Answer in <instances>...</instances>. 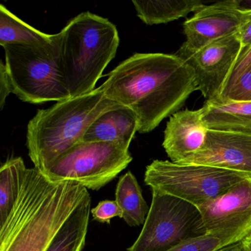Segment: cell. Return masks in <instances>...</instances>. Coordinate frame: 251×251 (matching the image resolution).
I'll return each instance as SVG.
<instances>
[{
  "label": "cell",
  "instance_id": "14",
  "mask_svg": "<svg viewBox=\"0 0 251 251\" xmlns=\"http://www.w3.org/2000/svg\"><path fill=\"white\" fill-rule=\"evenodd\" d=\"M138 126L136 114L121 105L100 116L91 125L81 142H113L128 149Z\"/></svg>",
  "mask_w": 251,
  "mask_h": 251
},
{
  "label": "cell",
  "instance_id": "15",
  "mask_svg": "<svg viewBox=\"0 0 251 251\" xmlns=\"http://www.w3.org/2000/svg\"><path fill=\"white\" fill-rule=\"evenodd\" d=\"M201 110L208 130L251 135V101L205 100Z\"/></svg>",
  "mask_w": 251,
  "mask_h": 251
},
{
  "label": "cell",
  "instance_id": "23",
  "mask_svg": "<svg viewBox=\"0 0 251 251\" xmlns=\"http://www.w3.org/2000/svg\"><path fill=\"white\" fill-rule=\"evenodd\" d=\"M94 220L101 223H111L115 217L123 218V212L116 201H103L91 211Z\"/></svg>",
  "mask_w": 251,
  "mask_h": 251
},
{
  "label": "cell",
  "instance_id": "5",
  "mask_svg": "<svg viewBox=\"0 0 251 251\" xmlns=\"http://www.w3.org/2000/svg\"><path fill=\"white\" fill-rule=\"evenodd\" d=\"M5 50V67L13 93L23 102L39 104L71 98L60 68L61 34L45 49L8 45Z\"/></svg>",
  "mask_w": 251,
  "mask_h": 251
},
{
  "label": "cell",
  "instance_id": "6",
  "mask_svg": "<svg viewBox=\"0 0 251 251\" xmlns=\"http://www.w3.org/2000/svg\"><path fill=\"white\" fill-rule=\"evenodd\" d=\"M248 177L251 176L211 166L155 160L147 167L145 182L151 189L198 206Z\"/></svg>",
  "mask_w": 251,
  "mask_h": 251
},
{
  "label": "cell",
  "instance_id": "2",
  "mask_svg": "<svg viewBox=\"0 0 251 251\" xmlns=\"http://www.w3.org/2000/svg\"><path fill=\"white\" fill-rule=\"evenodd\" d=\"M90 194L74 182H52L27 168L9 215L0 224V251H46Z\"/></svg>",
  "mask_w": 251,
  "mask_h": 251
},
{
  "label": "cell",
  "instance_id": "16",
  "mask_svg": "<svg viewBox=\"0 0 251 251\" xmlns=\"http://www.w3.org/2000/svg\"><path fill=\"white\" fill-rule=\"evenodd\" d=\"M57 34L49 35L33 28L16 17L3 5H0V45H19L33 49H45L53 45Z\"/></svg>",
  "mask_w": 251,
  "mask_h": 251
},
{
  "label": "cell",
  "instance_id": "20",
  "mask_svg": "<svg viewBox=\"0 0 251 251\" xmlns=\"http://www.w3.org/2000/svg\"><path fill=\"white\" fill-rule=\"evenodd\" d=\"M27 169L21 157L8 160L0 169V224L6 220L15 204Z\"/></svg>",
  "mask_w": 251,
  "mask_h": 251
},
{
  "label": "cell",
  "instance_id": "21",
  "mask_svg": "<svg viewBox=\"0 0 251 251\" xmlns=\"http://www.w3.org/2000/svg\"><path fill=\"white\" fill-rule=\"evenodd\" d=\"M214 100L251 101V67L226 85L220 98Z\"/></svg>",
  "mask_w": 251,
  "mask_h": 251
},
{
  "label": "cell",
  "instance_id": "4",
  "mask_svg": "<svg viewBox=\"0 0 251 251\" xmlns=\"http://www.w3.org/2000/svg\"><path fill=\"white\" fill-rule=\"evenodd\" d=\"M60 68L71 98L95 90L120 45L117 27L90 12L75 17L60 32Z\"/></svg>",
  "mask_w": 251,
  "mask_h": 251
},
{
  "label": "cell",
  "instance_id": "10",
  "mask_svg": "<svg viewBox=\"0 0 251 251\" xmlns=\"http://www.w3.org/2000/svg\"><path fill=\"white\" fill-rule=\"evenodd\" d=\"M241 52L239 33L214 41L194 52L176 55L194 70L198 90L206 100L218 99Z\"/></svg>",
  "mask_w": 251,
  "mask_h": 251
},
{
  "label": "cell",
  "instance_id": "29",
  "mask_svg": "<svg viewBox=\"0 0 251 251\" xmlns=\"http://www.w3.org/2000/svg\"><path fill=\"white\" fill-rule=\"evenodd\" d=\"M243 242V251H251V235L242 241Z\"/></svg>",
  "mask_w": 251,
  "mask_h": 251
},
{
  "label": "cell",
  "instance_id": "11",
  "mask_svg": "<svg viewBox=\"0 0 251 251\" xmlns=\"http://www.w3.org/2000/svg\"><path fill=\"white\" fill-rule=\"evenodd\" d=\"M251 20V13L232 8L227 0L204 5L183 23L186 42L179 49L194 52L205 45L236 34Z\"/></svg>",
  "mask_w": 251,
  "mask_h": 251
},
{
  "label": "cell",
  "instance_id": "18",
  "mask_svg": "<svg viewBox=\"0 0 251 251\" xmlns=\"http://www.w3.org/2000/svg\"><path fill=\"white\" fill-rule=\"evenodd\" d=\"M91 203L89 196L63 225L46 251H83L89 228Z\"/></svg>",
  "mask_w": 251,
  "mask_h": 251
},
{
  "label": "cell",
  "instance_id": "19",
  "mask_svg": "<svg viewBox=\"0 0 251 251\" xmlns=\"http://www.w3.org/2000/svg\"><path fill=\"white\" fill-rule=\"evenodd\" d=\"M115 198L123 211V219L129 226L135 227L145 223L150 208L131 172H127L120 177L116 188Z\"/></svg>",
  "mask_w": 251,
  "mask_h": 251
},
{
  "label": "cell",
  "instance_id": "27",
  "mask_svg": "<svg viewBox=\"0 0 251 251\" xmlns=\"http://www.w3.org/2000/svg\"><path fill=\"white\" fill-rule=\"evenodd\" d=\"M232 8L244 13H251V0H227Z\"/></svg>",
  "mask_w": 251,
  "mask_h": 251
},
{
  "label": "cell",
  "instance_id": "9",
  "mask_svg": "<svg viewBox=\"0 0 251 251\" xmlns=\"http://www.w3.org/2000/svg\"><path fill=\"white\" fill-rule=\"evenodd\" d=\"M198 208L207 234L226 246L242 242L251 235V177Z\"/></svg>",
  "mask_w": 251,
  "mask_h": 251
},
{
  "label": "cell",
  "instance_id": "12",
  "mask_svg": "<svg viewBox=\"0 0 251 251\" xmlns=\"http://www.w3.org/2000/svg\"><path fill=\"white\" fill-rule=\"evenodd\" d=\"M177 164L211 166L251 177V135L208 130L202 148Z\"/></svg>",
  "mask_w": 251,
  "mask_h": 251
},
{
  "label": "cell",
  "instance_id": "24",
  "mask_svg": "<svg viewBox=\"0 0 251 251\" xmlns=\"http://www.w3.org/2000/svg\"><path fill=\"white\" fill-rule=\"evenodd\" d=\"M13 93L12 84L3 61L0 62V109H3L6 98Z\"/></svg>",
  "mask_w": 251,
  "mask_h": 251
},
{
  "label": "cell",
  "instance_id": "30",
  "mask_svg": "<svg viewBox=\"0 0 251 251\" xmlns=\"http://www.w3.org/2000/svg\"></svg>",
  "mask_w": 251,
  "mask_h": 251
},
{
  "label": "cell",
  "instance_id": "17",
  "mask_svg": "<svg viewBox=\"0 0 251 251\" xmlns=\"http://www.w3.org/2000/svg\"><path fill=\"white\" fill-rule=\"evenodd\" d=\"M133 4L137 17L148 25L166 24L187 17L205 5L199 0H149L133 1Z\"/></svg>",
  "mask_w": 251,
  "mask_h": 251
},
{
  "label": "cell",
  "instance_id": "1",
  "mask_svg": "<svg viewBox=\"0 0 251 251\" xmlns=\"http://www.w3.org/2000/svg\"><path fill=\"white\" fill-rule=\"evenodd\" d=\"M108 99L133 111L147 133L179 111L198 90L194 70L174 54L136 53L120 63L102 85Z\"/></svg>",
  "mask_w": 251,
  "mask_h": 251
},
{
  "label": "cell",
  "instance_id": "26",
  "mask_svg": "<svg viewBox=\"0 0 251 251\" xmlns=\"http://www.w3.org/2000/svg\"><path fill=\"white\" fill-rule=\"evenodd\" d=\"M239 36L241 42L240 55L251 48V20L241 29L239 32Z\"/></svg>",
  "mask_w": 251,
  "mask_h": 251
},
{
  "label": "cell",
  "instance_id": "25",
  "mask_svg": "<svg viewBox=\"0 0 251 251\" xmlns=\"http://www.w3.org/2000/svg\"><path fill=\"white\" fill-rule=\"evenodd\" d=\"M251 67V48L245 53L242 54L238 57L237 61L235 63L228 78L226 81V85L231 83L236 77H237L241 73L245 72L247 69ZM225 85V86H226ZM225 87V86H224Z\"/></svg>",
  "mask_w": 251,
  "mask_h": 251
},
{
  "label": "cell",
  "instance_id": "22",
  "mask_svg": "<svg viewBox=\"0 0 251 251\" xmlns=\"http://www.w3.org/2000/svg\"><path fill=\"white\" fill-rule=\"evenodd\" d=\"M226 247L221 239L205 234L182 242L167 251H220Z\"/></svg>",
  "mask_w": 251,
  "mask_h": 251
},
{
  "label": "cell",
  "instance_id": "28",
  "mask_svg": "<svg viewBox=\"0 0 251 251\" xmlns=\"http://www.w3.org/2000/svg\"><path fill=\"white\" fill-rule=\"evenodd\" d=\"M220 251H243V242H240L234 245H229Z\"/></svg>",
  "mask_w": 251,
  "mask_h": 251
},
{
  "label": "cell",
  "instance_id": "13",
  "mask_svg": "<svg viewBox=\"0 0 251 251\" xmlns=\"http://www.w3.org/2000/svg\"><path fill=\"white\" fill-rule=\"evenodd\" d=\"M208 131L201 108L177 111L167 122L163 147L173 162H180L202 148Z\"/></svg>",
  "mask_w": 251,
  "mask_h": 251
},
{
  "label": "cell",
  "instance_id": "7",
  "mask_svg": "<svg viewBox=\"0 0 251 251\" xmlns=\"http://www.w3.org/2000/svg\"><path fill=\"white\" fill-rule=\"evenodd\" d=\"M120 144L80 142L66 151L44 172L52 182H74L98 191L112 181L132 161Z\"/></svg>",
  "mask_w": 251,
  "mask_h": 251
},
{
  "label": "cell",
  "instance_id": "3",
  "mask_svg": "<svg viewBox=\"0 0 251 251\" xmlns=\"http://www.w3.org/2000/svg\"><path fill=\"white\" fill-rule=\"evenodd\" d=\"M120 106L107 98L100 86L90 93L38 110L27 125L26 142L35 168L43 173L58 157L81 142L100 116Z\"/></svg>",
  "mask_w": 251,
  "mask_h": 251
},
{
  "label": "cell",
  "instance_id": "8",
  "mask_svg": "<svg viewBox=\"0 0 251 251\" xmlns=\"http://www.w3.org/2000/svg\"><path fill=\"white\" fill-rule=\"evenodd\" d=\"M205 234L198 206L152 189V202L143 228L127 251H167L182 242Z\"/></svg>",
  "mask_w": 251,
  "mask_h": 251
}]
</instances>
